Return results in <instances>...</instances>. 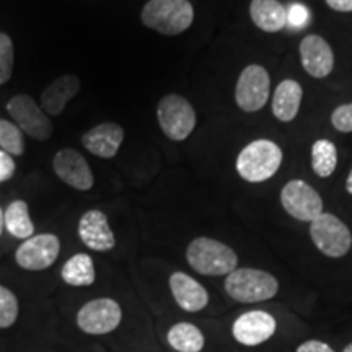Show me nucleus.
I'll use <instances>...</instances> for the list:
<instances>
[{
	"mask_svg": "<svg viewBox=\"0 0 352 352\" xmlns=\"http://www.w3.org/2000/svg\"><path fill=\"white\" fill-rule=\"evenodd\" d=\"M3 228H6V219H3V210L0 208V236H2Z\"/></svg>",
	"mask_w": 352,
	"mask_h": 352,
	"instance_id": "473e14b6",
	"label": "nucleus"
},
{
	"mask_svg": "<svg viewBox=\"0 0 352 352\" xmlns=\"http://www.w3.org/2000/svg\"><path fill=\"white\" fill-rule=\"evenodd\" d=\"M303 100V88L294 78H285L276 87L271 98L272 116L280 122H292L300 111Z\"/></svg>",
	"mask_w": 352,
	"mask_h": 352,
	"instance_id": "a211bd4d",
	"label": "nucleus"
},
{
	"mask_svg": "<svg viewBox=\"0 0 352 352\" xmlns=\"http://www.w3.org/2000/svg\"><path fill=\"white\" fill-rule=\"evenodd\" d=\"M223 285L228 297L240 303L266 302L279 292V280L271 272L256 267H236Z\"/></svg>",
	"mask_w": 352,
	"mask_h": 352,
	"instance_id": "20e7f679",
	"label": "nucleus"
},
{
	"mask_svg": "<svg viewBox=\"0 0 352 352\" xmlns=\"http://www.w3.org/2000/svg\"><path fill=\"white\" fill-rule=\"evenodd\" d=\"M327 6L334 12L351 13L352 12V0H324Z\"/></svg>",
	"mask_w": 352,
	"mask_h": 352,
	"instance_id": "7c9ffc66",
	"label": "nucleus"
},
{
	"mask_svg": "<svg viewBox=\"0 0 352 352\" xmlns=\"http://www.w3.org/2000/svg\"><path fill=\"white\" fill-rule=\"evenodd\" d=\"M250 16L264 33H279L289 25V10L279 0H252Z\"/></svg>",
	"mask_w": 352,
	"mask_h": 352,
	"instance_id": "aec40b11",
	"label": "nucleus"
},
{
	"mask_svg": "<svg viewBox=\"0 0 352 352\" xmlns=\"http://www.w3.org/2000/svg\"><path fill=\"white\" fill-rule=\"evenodd\" d=\"M13 70V43L8 34L0 33V85L7 83Z\"/></svg>",
	"mask_w": 352,
	"mask_h": 352,
	"instance_id": "bb28decb",
	"label": "nucleus"
},
{
	"mask_svg": "<svg viewBox=\"0 0 352 352\" xmlns=\"http://www.w3.org/2000/svg\"><path fill=\"white\" fill-rule=\"evenodd\" d=\"M157 120L164 134L170 140L182 142L195 131L197 118L192 104L182 95L170 94L157 107Z\"/></svg>",
	"mask_w": 352,
	"mask_h": 352,
	"instance_id": "39448f33",
	"label": "nucleus"
},
{
	"mask_svg": "<svg viewBox=\"0 0 352 352\" xmlns=\"http://www.w3.org/2000/svg\"><path fill=\"white\" fill-rule=\"evenodd\" d=\"M168 342L175 351L199 352L204 347V334L191 323H176L168 331Z\"/></svg>",
	"mask_w": 352,
	"mask_h": 352,
	"instance_id": "b1692460",
	"label": "nucleus"
},
{
	"mask_svg": "<svg viewBox=\"0 0 352 352\" xmlns=\"http://www.w3.org/2000/svg\"><path fill=\"white\" fill-rule=\"evenodd\" d=\"M342 352H352V342H351V344H347Z\"/></svg>",
	"mask_w": 352,
	"mask_h": 352,
	"instance_id": "72a5a7b5",
	"label": "nucleus"
},
{
	"mask_svg": "<svg viewBox=\"0 0 352 352\" xmlns=\"http://www.w3.org/2000/svg\"><path fill=\"white\" fill-rule=\"evenodd\" d=\"M19 316V300L15 294L0 285V328L12 327Z\"/></svg>",
	"mask_w": 352,
	"mask_h": 352,
	"instance_id": "a878e982",
	"label": "nucleus"
},
{
	"mask_svg": "<svg viewBox=\"0 0 352 352\" xmlns=\"http://www.w3.org/2000/svg\"><path fill=\"white\" fill-rule=\"evenodd\" d=\"M170 289L173 294L176 303L183 308L184 311H201L202 308L208 307L209 294L196 279L184 272H173L170 276Z\"/></svg>",
	"mask_w": 352,
	"mask_h": 352,
	"instance_id": "f3484780",
	"label": "nucleus"
},
{
	"mask_svg": "<svg viewBox=\"0 0 352 352\" xmlns=\"http://www.w3.org/2000/svg\"><path fill=\"white\" fill-rule=\"evenodd\" d=\"M188 264L202 276H228L239 266V256L222 241L199 236L188 245Z\"/></svg>",
	"mask_w": 352,
	"mask_h": 352,
	"instance_id": "7ed1b4c3",
	"label": "nucleus"
},
{
	"mask_svg": "<svg viewBox=\"0 0 352 352\" xmlns=\"http://www.w3.org/2000/svg\"><path fill=\"white\" fill-rule=\"evenodd\" d=\"M52 168L60 182L78 189V191H88L95 183L94 173H91L85 157L74 148H63L57 152L52 160Z\"/></svg>",
	"mask_w": 352,
	"mask_h": 352,
	"instance_id": "4468645a",
	"label": "nucleus"
},
{
	"mask_svg": "<svg viewBox=\"0 0 352 352\" xmlns=\"http://www.w3.org/2000/svg\"><path fill=\"white\" fill-rule=\"evenodd\" d=\"M64 283L74 287H83L95 283V266L94 259L85 253H77L64 264L60 271Z\"/></svg>",
	"mask_w": 352,
	"mask_h": 352,
	"instance_id": "4be33fe9",
	"label": "nucleus"
},
{
	"mask_svg": "<svg viewBox=\"0 0 352 352\" xmlns=\"http://www.w3.org/2000/svg\"><path fill=\"white\" fill-rule=\"evenodd\" d=\"M284 162L283 148L271 139H256L241 148L236 157V173L246 183H264L271 179Z\"/></svg>",
	"mask_w": 352,
	"mask_h": 352,
	"instance_id": "f257e3e1",
	"label": "nucleus"
},
{
	"mask_svg": "<svg viewBox=\"0 0 352 352\" xmlns=\"http://www.w3.org/2000/svg\"><path fill=\"white\" fill-rule=\"evenodd\" d=\"M0 151L8 155H21L25 152L23 134L15 122L0 120Z\"/></svg>",
	"mask_w": 352,
	"mask_h": 352,
	"instance_id": "393cba45",
	"label": "nucleus"
},
{
	"mask_svg": "<svg viewBox=\"0 0 352 352\" xmlns=\"http://www.w3.org/2000/svg\"><path fill=\"white\" fill-rule=\"evenodd\" d=\"M80 91V80L74 74L57 77L41 94V108L50 116H59L70 100Z\"/></svg>",
	"mask_w": 352,
	"mask_h": 352,
	"instance_id": "6ab92c4d",
	"label": "nucleus"
},
{
	"mask_svg": "<svg viewBox=\"0 0 352 352\" xmlns=\"http://www.w3.org/2000/svg\"><path fill=\"white\" fill-rule=\"evenodd\" d=\"M3 219H6V228L8 233L15 239L26 240L33 236L34 226L32 217H30L28 204L25 201H13L3 212Z\"/></svg>",
	"mask_w": 352,
	"mask_h": 352,
	"instance_id": "5701e85b",
	"label": "nucleus"
},
{
	"mask_svg": "<svg viewBox=\"0 0 352 352\" xmlns=\"http://www.w3.org/2000/svg\"><path fill=\"white\" fill-rule=\"evenodd\" d=\"M15 175V162H13L12 155L7 152L0 151V183L8 182Z\"/></svg>",
	"mask_w": 352,
	"mask_h": 352,
	"instance_id": "c85d7f7f",
	"label": "nucleus"
},
{
	"mask_svg": "<svg viewBox=\"0 0 352 352\" xmlns=\"http://www.w3.org/2000/svg\"><path fill=\"white\" fill-rule=\"evenodd\" d=\"M331 126L338 132H342V134H351L352 132V103H344L340 104L333 109L331 118Z\"/></svg>",
	"mask_w": 352,
	"mask_h": 352,
	"instance_id": "cd10ccee",
	"label": "nucleus"
},
{
	"mask_svg": "<svg viewBox=\"0 0 352 352\" xmlns=\"http://www.w3.org/2000/svg\"><path fill=\"white\" fill-rule=\"evenodd\" d=\"M124 140V129L116 122H103L82 135V145L100 158H113Z\"/></svg>",
	"mask_w": 352,
	"mask_h": 352,
	"instance_id": "dca6fc26",
	"label": "nucleus"
},
{
	"mask_svg": "<svg viewBox=\"0 0 352 352\" xmlns=\"http://www.w3.org/2000/svg\"><path fill=\"white\" fill-rule=\"evenodd\" d=\"M78 235L83 243L95 252H109L116 245L108 217L98 209H91L82 215L78 222Z\"/></svg>",
	"mask_w": 352,
	"mask_h": 352,
	"instance_id": "2eb2a0df",
	"label": "nucleus"
},
{
	"mask_svg": "<svg viewBox=\"0 0 352 352\" xmlns=\"http://www.w3.org/2000/svg\"><path fill=\"white\" fill-rule=\"evenodd\" d=\"M310 239L324 256H346L352 246V233L342 220L331 212H323L310 223Z\"/></svg>",
	"mask_w": 352,
	"mask_h": 352,
	"instance_id": "423d86ee",
	"label": "nucleus"
},
{
	"mask_svg": "<svg viewBox=\"0 0 352 352\" xmlns=\"http://www.w3.org/2000/svg\"><path fill=\"white\" fill-rule=\"evenodd\" d=\"M279 197L285 212L300 222L311 223L323 214V199L320 192L300 178L285 183Z\"/></svg>",
	"mask_w": 352,
	"mask_h": 352,
	"instance_id": "6e6552de",
	"label": "nucleus"
},
{
	"mask_svg": "<svg viewBox=\"0 0 352 352\" xmlns=\"http://www.w3.org/2000/svg\"><path fill=\"white\" fill-rule=\"evenodd\" d=\"M122 311L113 298H96L85 303L77 315V324L88 334H107L120 327Z\"/></svg>",
	"mask_w": 352,
	"mask_h": 352,
	"instance_id": "9d476101",
	"label": "nucleus"
},
{
	"mask_svg": "<svg viewBox=\"0 0 352 352\" xmlns=\"http://www.w3.org/2000/svg\"><path fill=\"white\" fill-rule=\"evenodd\" d=\"M7 111L15 124L30 138L36 140H47L51 138V120L30 95H15L8 100Z\"/></svg>",
	"mask_w": 352,
	"mask_h": 352,
	"instance_id": "1a4fd4ad",
	"label": "nucleus"
},
{
	"mask_svg": "<svg viewBox=\"0 0 352 352\" xmlns=\"http://www.w3.org/2000/svg\"><path fill=\"white\" fill-rule=\"evenodd\" d=\"M302 67L310 77L327 78L334 69V51L320 34H307L298 44Z\"/></svg>",
	"mask_w": 352,
	"mask_h": 352,
	"instance_id": "f8f14e48",
	"label": "nucleus"
},
{
	"mask_svg": "<svg viewBox=\"0 0 352 352\" xmlns=\"http://www.w3.org/2000/svg\"><path fill=\"white\" fill-rule=\"evenodd\" d=\"M271 98V76L266 67L250 64L241 70L235 85V103L241 111L258 113Z\"/></svg>",
	"mask_w": 352,
	"mask_h": 352,
	"instance_id": "0eeeda50",
	"label": "nucleus"
},
{
	"mask_svg": "<svg viewBox=\"0 0 352 352\" xmlns=\"http://www.w3.org/2000/svg\"><path fill=\"white\" fill-rule=\"evenodd\" d=\"M277 329L274 316L263 310H252L240 315L232 324V334L240 344L259 346L270 341Z\"/></svg>",
	"mask_w": 352,
	"mask_h": 352,
	"instance_id": "ddd939ff",
	"label": "nucleus"
},
{
	"mask_svg": "<svg viewBox=\"0 0 352 352\" xmlns=\"http://www.w3.org/2000/svg\"><path fill=\"white\" fill-rule=\"evenodd\" d=\"M346 191H347V195L352 196V168L346 178Z\"/></svg>",
	"mask_w": 352,
	"mask_h": 352,
	"instance_id": "2f4dec72",
	"label": "nucleus"
},
{
	"mask_svg": "<svg viewBox=\"0 0 352 352\" xmlns=\"http://www.w3.org/2000/svg\"><path fill=\"white\" fill-rule=\"evenodd\" d=\"M142 25L165 36H178L195 21L189 0H148L140 12Z\"/></svg>",
	"mask_w": 352,
	"mask_h": 352,
	"instance_id": "f03ea898",
	"label": "nucleus"
},
{
	"mask_svg": "<svg viewBox=\"0 0 352 352\" xmlns=\"http://www.w3.org/2000/svg\"><path fill=\"white\" fill-rule=\"evenodd\" d=\"M60 241L52 233H41L26 239L19 246L15 259L26 271H43L51 267L59 256Z\"/></svg>",
	"mask_w": 352,
	"mask_h": 352,
	"instance_id": "9b49d317",
	"label": "nucleus"
},
{
	"mask_svg": "<svg viewBox=\"0 0 352 352\" xmlns=\"http://www.w3.org/2000/svg\"><path fill=\"white\" fill-rule=\"evenodd\" d=\"M296 352H336L331 346L327 344V342L318 341V340H310L302 342L300 346L297 347Z\"/></svg>",
	"mask_w": 352,
	"mask_h": 352,
	"instance_id": "c756f323",
	"label": "nucleus"
},
{
	"mask_svg": "<svg viewBox=\"0 0 352 352\" xmlns=\"http://www.w3.org/2000/svg\"><path fill=\"white\" fill-rule=\"evenodd\" d=\"M311 171L318 178H329L338 166V147L328 139L315 140L310 148Z\"/></svg>",
	"mask_w": 352,
	"mask_h": 352,
	"instance_id": "412c9836",
	"label": "nucleus"
}]
</instances>
